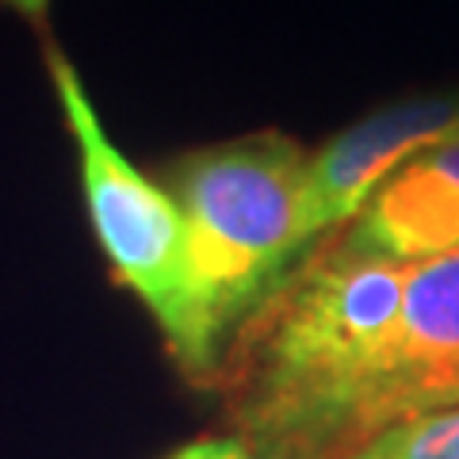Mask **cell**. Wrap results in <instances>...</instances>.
Masks as SVG:
<instances>
[{
    "label": "cell",
    "mask_w": 459,
    "mask_h": 459,
    "mask_svg": "<svg viewBox=\"0 0 459 459\" xmlns=\"http://www.w3.org/2000/svg\"><path fill=\"white\" fill-rule=\"evenodd\" d=\"M406 268L318 246L241 325L219 383L234 433L268 459H344L402 303Z\"/></svg>",
    "instance_id": "6da1fadb"
},
{
    "label": "cell",
    "mask_w": 459,
    "mask_h": 459,
    "mask_svg": "<svg viewBox=\"0 0 459 459\" xmlns=\"http://www.w3.org/2000/svg\"><path fill=\"white\" fill-rule=\"evenodd\" d=\"M303 169L307 150L295 138L261 131L188 150L161 172L188 230L199 303L222 360L241 325L299 268Z\"/></svg>",
    "instance_id": "7a4b0ae2"
},
{
    "label": "cell",
    "mask_w": 459,
    "mask_h": 459,
    "mask_svg": "<svg viewBox=\"0 0 459 459\" xmlns=\"http://www.w3.org/2000/svg\"><path fill=\"white\" fill-rule=\"evenodd\" d=\"M47 69L57 111L77 150L81 195L89 207L96 246L108 256L111 276L153 318L180 376L195 386H214L222 371V352L214 349L204 318L188 230H184L177 199L161 180L142 172L115 146L77 65L57 47L47 50Z\"/></svg>",
    "instance_id": "3957f363"
},
{
    "label": "cell",
    "mask_w": 459,
    "mask_h": 459,
    "mask_svg": "<svg viewBox=\"0 0 459 459\" xmlns=\"http://www.w3.org/2000/svg\"><path fill=\"white\" fill-rule=\"evenodd\" d=\"M452 134H459V92L406 96L356 119L307 153L295 222L299 264L337 238L391 172Z\"/></svg>",
    "instance_id": "277c9868"
},
{
    "label": "cell",
    "mask_w": 459,
    "mask_h": 459,
    "mask_svg": "<svg viewBox=\"0 0 459 459\" xmlns=\"http://www.w3.org/2000/svg\"><path fill=\"white\" fill-rule=\"evenodd\" d=\"M452 402H459V253H444L406 268L402 303L364 402L360 444Z\"/></svg>",
    "instance_id": "5b68a950"
},
{
    "label": "cell",
    "mask_w": 459,
    "mask_h": 459,
    "mask_svg": "<svg viewBox=\"0 0 459 459\" xmlns=\"http://www.w3.org/2000/svg\"><path fill=\"white\" fill-rule=\"evenodd\" d=\"M329 246L398 268L459 253V134L391 172Z\"/></svg>",
    "instance_id": "8992f818"
},
{
    "label": "cell",
    "mask_w": 459,
    "mask_h": 459,
    "mask_svg": "<svg viewBox=\"0 0 459 459\" xmlns=\"http://www.w3.org/2000/svg\"><path fill=\"white\" fill-rule=\"evenodd\" d=\"M344 459H459V402L383 429Z\"/></svg>",
    "instance_id": "52a82bcc"
},
{
    "label": "cell",
    "mask_w": 459,
    "mask_h": 459,
    "mask_svg": "<svg viewBox=\"0 0 459 459\" xmlns=\"http://www.w3.org/2000/svg\"><path fill=\"white\" fill-rule=\"evenodd\" d=\"M165 459H268L264 452H256L249 440H241L238 433H219V437H199L180 444L177 452H169Z\"/></svg>",
    "instance_id": "ba28073f"
},
{
    "label": "cell",
    "mask_w": 459,
    "mask_h": 459,
    "mask_svg": "<svg viewBox=\"0 0 459 459\" xmlns=\"http://www.w3.org/2000/svg\"><path fill=\"white\" fill-rule=\"evenodd\" d=\"M4 8H12L16 16H23L27 23L35 27H47V16H50V0H0Z\"/></svg>",
    "instance_id": "9c48e42d"
}]
</instances>
